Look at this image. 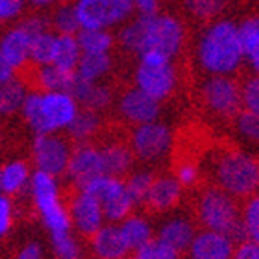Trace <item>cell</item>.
<instances>
[{"mask_svg": "<svg viewBox=\"0 0 259 259\" xmlns=\"http://www.w3.org/2000/svg\"><path fill=\"white\" fill-rule=\"evenodd\" d=\"M233 241L224 233L205 230L194 235L191 244V257L193 259H232Z\"/></svg>", "mask_w": 259, "mask_h": 259, "instance_id": "cell-16", "label": "cell"}, {"mask_svg": "<svg viewBox=\"0 0 259 259\" xmlns=\"http://www.w3.org/2000/svg\"><path fill=\"white\" fill-rule=\"evenodd\" d=\"M80 58H81V49L76 35H61V33H58V39H56V54L52 63L61 67V69L74 72Z\"/></svg>", "mask_w": 259, "mask_h": 259, "instance_id": "cell-31", "label": "cell"}, {"mask_svg": "<svg viewBox=\"0 0 259 259\" xmlns=\"http://www.w3.org/2000/svg\"><path fill=\"white\" fill-rule=\"evenodd\" d=\"M243 224L248 241L259 244V196H252L243 209Z\"/></svg>", "mask_w": 259, "mask_h": 259, "instance_id": "cell-39", "label": "cell"}, {"mask_svg": "<svg viewBox=\"0 0 259 259\" xmlns=\"http://www.w3.org/2000/svg\"><path fill=\"white\" fill-rule=\"evenodd\" d=\"M81 54H111L115 45V35L111 30L102 28H80L76 33Z\"/></svg>", "mask_w": 259, "mask_h": 259, "instance_id": "cell-26", "label": "cell"}, {"mask_svg": "<svg viewBox=\"0 0 259 259\" xmlns=\"http://www.w3.org/2000/svg\"><path fill=\"white\" fill-rule=\"evenodd\" d=\"M100 152H102L104 174L117 176V178L128 172L135 157L132 148L124 143H120V141L106 143V145L100 146Z\"/></svg>", "mask_w": 259, "mask_h": 259, "instance_id": "cell-21", "label": "cell"}, {"mask_svg": "<svg viewBox=\"0 0 259 259\" xmlns=\"http://www.w3.org/2000/svg\"><path fill=\"white\" fill-rule=\"evenodd\" d=\"M185 24L170 13L135 15L119 28L117 41L126 52L139 58L146 52L178 58L185 47Z\"/></svg>", "mask_w": 259, "mask_h": 259, "instance_id": "cell-1", "label": "cell"}, {"mask_svg": "<svg viewBox=\"0 0 259 259\" xmlns=\"http://www.w3.org/2000/svg\"><path fill=\"white\" fill-rule=\"evenodd\" d=\"M196 178H198V170H196V167L189 161L182 163L178 167V170H176V180H178L182 185H193L194 182H196Z\"/></svg>", "mask_w": 259, "mask_h": 259, "instance_id": "cell-45", "label": "cell"}, {"mask_svg": "<svg viewBox=\"0 0 259 259\" xmlns=\"http://www.w3.org/2000/svg\"><path fill=\"white\" fill-rule=\"evenodd\" d=\"M134 198L130 196L128 191H122V193H119L117 196H113V198H109L106 204H102L104 207V215H106V219L111 222H120L124 221L126 217H130V211L134 209Z\"/></svg>", "mask_w": 259, "mask_h": 259, "instance_id": "cell-35", "label": "cell"}, {"mask_svg": "<svg viewBox=\"0 0 259 259\" xmlns=\"http://www.w3.org/2000/svg\"><path fill=\"white\" fill-rule=\"evenodd\" d=\"M130 148L141 161H159L172 148V132L167 124L157 120L135 126L130 137Z\"/></svg>", "mask_w": 259, "mask_h": 259, "instance_id": "cell-9", "label": "cell"}, {"mask_svg": "<svg viewBox=\"0 0 259 259\" xmlns=\"http://www.w3.org/2000/svg\"><path fill=\"white\" fill-rule=\"evenodd\" d=\"M235 130L244 141L259 145V113L241 109L235 115Z\"/></svg>", "mask_w": 259, "mask_h": 259, "instance_id": "cell-36", "label": "cell"}, {"mask_svg": "<svg viewBox=\"0 0 259 259\" xmlns=\"http://www.w3.org/2000/svg\"><path fill=\"white\" fill-rule=\"evenodd\" d=\"M194 235L196 233H194L193 222L187 219H172L165 222L159 230V239L178 252H185L187 248H191Z\"/></svg>", "mask_w": 259, "mask_h": 259, "instance_id": "cell-23", "label": "cell"}, {"mask_svg": "<svg viewBox=\"0 0 259 259\" xmlns=\"http://www.w3.org/2000/svg\"><path fill=\"white\" fill-rule=\"evenodd\" d=\"M244 63L254 74H259V17H248L239 24Z\"/></svg>", "mask_w": 259, "mask_h": 259, "instance_id": "cell-22", "label": "cell"}, {"mask_svg": "<svg viewBox=\"0 0 259 259\" xmlns=\"http://www.w3.org/2000/svg\"><path fill=\"white\" fill-rule=\"evenodd\" d=\"M11 228V200L0 194V237Z\"/></svg>", "mask_w": 259, "mask_h": 259, "instance_id": "cell-46", "label": "cell"}, {"mask_svg": "<svg viewBox=\"0 0 259 259\" xmlns=\"http://www.w3.org/2000/svg\"><path fill=\"white\" fill-rule=\"evenodd\" d=\"M180 196H182V184L172 176H163L152 182L145 202L154 211H168L178 204Z\"/></svg>", "mask_w": 259, "mask_h": 259, "instance_id": "cell-19", "label": "cell"}, {"mask_svg": "<svg viewBox=\"0 0 259 259\" xmlns=\"http://www.w3.org/2000/svg\"><path fill=\"white\" fill-rule=\"evenodd\" d=\"M70 219L83 235H93L102 228L106 215L102 204L93 194L80 189L70 204Z\"/></svg>", "mask_w": 259, "mask_h": 259, "instance_id": "cell-13", "label": "cell"}, {"mask_svg": "<svg viewBox=\"0 0 259 259\" xmlns=\"http://www.w3.org/2000/svg\"><path fill=\"white\" fill-rule=\"evenodd\" d=\"M32 154L37 170L60 176L67 172L72 148L60 134H35Z\"/></svg>", "mask_w": 259, "mask_h": 259, "instance_id": "cell-10", "label": "cell"}, {"mask_svg": "<svg viewBox=\"0 0 259 259\" xmlns=\"http://www.w3.org/2000/svg\"><path fill=\"white\" fill-rule=\"evenodd\" d=\"M24 26H26V30L30 33H39V32H45V30H49L50 28V19H47L45 15H41V13H35V15H30L26 17L24 21H21Z\"/></svg>", "mask_w": 259, "mask_h": 259, "instance_id": "cell-44", "label": "cell"}, {"mask_svg": "<svg viewBox=\"0 0 259 259\" xmlns=\"http://www.w3.org/2000/svg\"><path fill=\"white\" fill-rule=\"evenodd\" d=\"M215 180L232 196H248L259 187V161L244 152H222L215 159Z\"/></svg>", "mask_w": 259, "mask_h": 259, "instance_id": "cell-5", "label": "cell"}, {"mask_svg": "<svg viewBox=\"0 0 259 259\" xmlns=\"http://www.w3.org/2000/svg\"><path fill=\"white\" fill-rule=\"evenodd\" d=\"M232 259H259V244L248 239L239 243L237 248H233Z\"/></svg>", "mask_w": 259, "mask_h": 259, "instance_id": "cell-43", "label": "cell"}, {"mask_svg": "<svg viewBox=\"0 0 259 259\" xmlns=\"http://www.w3.org/2000/svg\"><path fill=\"white\" fill-rule=\"evenodd\" d=\"M113 69V58L111 54H81L78 67H76V78L83 81H102Z\"/></svg>", "mask_w": 259, "mask_h": 259, "instance_id": "cell-24", "label": "cell"}, {"mask_svg": "<svg viewBox=\"0 0 259 259\" xmlns=\"http://www.w3.org/2000/svg\"><path fill=\"white\" fill-rule=\"evenodd\" d=\"M132 259H143V257H139V255H135V257H132Z\"/></svg>", "mask_w": 259, "mask_h": 259, "instance_id": "cell-51", "label": "cell"}, {"mask_svg": "<svg viewBox=\"0 0 259 259\" xmlns=\"http://www.w3.org/2000/svg\"><path fill=\"white\" fill-rule=\"evenodd\" d=\"M0 141H2V134H0Z\"/></svg>", "mask_w": 259, "mask_h": 259, "instance_id": "cell-53", "label": "cell"}, {"mask_svg": "<svg viewBox=\"0 0 259 259\" xmlns=\"http://www.w3.org/2000/svg\"><path fill=\"white\" fill-rule=\"evenodd\" d=\"M50 28L61 35H76L80 32V19L76 13L74 4H60L56 6L54 13L50 15Z\"/></svg>", "mask_w": 259, "mask_h": 259, "instance_id": "cell-32", "label": "cell"}, {"mask_svg": "<svg viewBox=\"0 0 259 259\" xmlns=\"http://www.w3.org/2000/svg\"><path fill=\"white\" fill-rule=\"evenodd\" d=\"M120 228H122V232H124L132 250L141 248L143 244L148 243L152 239L150 224L143 217H126L124 222L120 224Z\"/></svg>", "mask_w": 259, "mask_h": 259, "instance_id": "cell-34", "label": "cell"}, {"mask_svg": "<svg viewBox=\"0 0 259 259\" xmlns=\"http://www.w3.org/2000/svg\"><path fill=\"white\" fill-rule=\"evenodd\" d=\"M24 0H0V22H11L24 11Z\"/></svg>", "mask_w": 259, "mask_h": 259, "instance_id": "cell-42", "label": "cell"}, {"mask_svg": "<svg viewBox=\"0 0 259 259\" xmlns=\"http://www.w3.org/2000/svg\"><path fill=\"white\" fill-rule=\"evenodd\" d=\"M241 102L243 109L259 113V74H252L241 83Z\"/></svg>", "mask_w": 259, "mask_h": 259, "instance_id": "cell-40", "label": "cell"}, {"mask_svg": "<svg viewBox=\"0 0 259 259\" xmlns=\"http://www.w3.org/2000/svg\"><path fill=\"white\" fill-rule=\"evenodd\" d=\"M198 219L205 230L224 233L233 243L246 241L243 219L239 215L237 204L230 193L224 189H207L202 193L198 202Z\"/></svg>", "mask_w": 259, "mask_h": 259, "instance_id": "cell-4", "label": "cell"}, {"mask_svg": "<svg viewBox=\"0 0 259 259\" xmlns=\"http://www.w3.org/2000/svg\"><path fill=\"white\" fill-rule=\"evenodd\" d=\"M137 15H154L161 11V0H132Z\"/></svg>", "mask_w": 259, "mask_h": 259, "instance_id": "cell-47", "label": "cell"}, {"mask_svg": "<svg viewBox=\"0 0 259 259\" xmlns=\"http://www.w3.org/2000/svg\"><path fill=\"white\" fill-rule=\"evenodd\" d=\"M70 93L78 100L80 108L93 109V111H98V113L106 111L113 104V93L102 81H83L76 78Z\"/></svg>", "mask_w": 259, "mask_h": 259, "instance_id": "cell-17", "label": "cell"}, {"mask_svg": "<svg viewBox=\"0 0 259 259\" xmlns=\"http://www.w3.org/2000/svg\"><path fill=\"white\" fill-rule=\"evenodd\" d=\"M0 170H2V167H0ZM0 193H2V185H0Z\"/></svg>", "mask_w": 259, "mask_h": 259, "instance_id": "cell-52", "label": "cell"}, {"mask_svg": "<svg viewBox=\"0 0 259 259\" xmlns=\"http://www.w3.org/2000/svg\"><path fill=\"white\" fill-rule=\"evenodd\" d=\"M80 189L93 194L100 204H106L109 198H113V196H117L119 193H122V191L126 189V184L120 182V178H117V176L100 174L97 178L89 180L85 185H81Z\"/></svg>", "mask_w": 259, "mask_h": 259, "instance_id": "cell-30", "label": "cell"}, {"mask_svg": "<svg viewBox=\"0 0 259 259\" xmlns=\"http://www.w3.org/2000/svg\"><path fill=\"white\" fill-rule=\"evenodd\" d=\"M76 80V72L61 69L58 65L50 63L43 67H35L33 81L39 91H69L72 89Z\"/></svg>", "mask_w": 259, "mask_h": 259, "instance_id": "cell-20", "label": "cell"}, {"mask_svg": "<svg viewBox=\"0 0 259 259\" xmlns=\"http://www.w3.org/2000/svg\"><path fill=\"white\" fill-rule=\"evenodd\" d=\"M30 185H32L33 200H35V205H37L41 215H47L61 205L56 176L43 172V170H35V174L30 178Z\"/></svg>", "mask_w": 259, "mask_h": 259, "instance_id": "cell-18", "label": "cell"}, {"mask_svg": "<svg viewBox=\"0 0 259 259\" xmlns=\"http://www.w3.org/2000/svg\"><path fill=\"white\" fill-rule=\"evenodd\" d=\"M30 178H32V176H30V168H28L26 161L15 159V161L6 163L4 167H2V170H0L2 193H6V194L19 193V191L28 184Z\"/></svg>", "mask_w": 259, "mask_h": 259, "instance_id": "cell-29", "label": "cell"}, {"mask_svg": "<svg viewBox=\"0 0 259 259\" xmlns=\"http://www.w3.org/2000/svg\"><path fill=\"white\" fill-rule=\"evenodd\" d=\"M180 74L172 58L157 52H146L139 56L134 70V83L141 91L163 102L174 95Z\"/></svg>", "mask_w": 259, "mask_h": 259, "instance_id": "cell-6", "label": "cell"}, {"mask_svg": "<svg viewBox=\"0 0 259 259\" xmlns=\"http://www.w3.org/2000/svg\"><path fill=\"white\" fill-rule=\"evenodd\" d=\"M17 259H41V248L37 244H28L21 250V254Z\"/></svg>", "mask_w": 259, "mask_h": 259, "instance_id": "cell-49", "label": "cell"}, {"mask_svg": "<svg viewBox=\"0 0 259 259\" xmlns=\"http://www.w3.org/2000/svg\"><path fill=\"white\" fill-rule=\"evenodd\" d=\"M117 111L128 124L139 126L159 119L161 102L134 85L122 91V95L117 100Z\"/></svg>", "mask_w": 259, "mask_h": 259, "instance_id": "cell-11", "label": "cell"}, {"mask_svg": "<svg viewBox=\"0 0 259 259\" xmlns=\"http://www.w3.org/2000/svg\"><path fill=\"white\" fill-rule=\"evenodd\" d=\"M30 43H32V33L28 32L22 22H19L2 33L0 52L13 69L22 70L30 65Z\"/></svg>", "mask_w": 259, "mask_h": 259, "instance_id": "cell-14", "label": "cell"}, {"mask_svg": "<svg viewBox=\"0 0 259 259\" xmlns=\"http://www.w3.org/2000/svg\"><path fill=\"white\" fill-rule=\"evenodd\" d=\"M30 2V6L32 8H35V10H50V8H56V6L61 4V0H28Z\"/></svg>", "mask_w": 259, "mask_h": 259, "instance_id": "cell-50", "label": "cell"}, {"mask_svg": "<svg viewBox=\"0 0 259 259\" xmlns=\"http://www.w3.org/2000/svg\"><path fill=\"white\" fill-rule=\"evenodd\" d=\"M80 104L69 91H30L21 115L35 134H60L70 126Z\"/></svg>", "mask_w": 259, "mask_h": 259, "instance_id": "cell-3", "label": "cell"}, {"mask_svg": "<svg viewBox=\"0 0 259 259\" xmlns=\"http://www.w3.org/2000/svg\"><path fill=\"white\" fill-rule=\"evenodd\" d=\"M81 28L113 30L135 15L132 0H74Z\"/></svg>", "mask_w": 259, "mask_h": 259, "instance_id": "cell-7", "label": "cell"}, {"mask_svg": "<svg viewBox=\"0 0 259 259\" xmlns=\"http://www.w3.org/2000/svg\"><path fill=\"white\" fill-rule=\"evenodd\" d=\"M200 97L205 108L221 119H232L243 109L241 83L233 76L209 74L200 85Z\"/></svg>", "mask_w": 259, "mask_h": 259, "instance_id": "cell-8", "label": "cell"}, {"mask_svg": "<svg viewBox=\"0 0 259 259\" xmlns=\"http://www.w3.org/2000/svg\"><path fill=\"white\" fill-rule=\"evenodd\" d=\"M15 76H17V70L8 63V60L4 58V54L0 52V83L11 80V78H15Z\"/></svg>", "mask_w": 259, "mask_h": 259, "instance_id": "cell-48", "label": "cell"}, {"mask_svg": "<svg viewBox=\"0 0 259 259\" xmlns=\"http://www.w3.org/2000/svg\"><path fill=\"white\" fill-rule=\"evenodd\" d=\"M52 243H54L56 254L60 255L61 259H78V244L70 233H63V235H52Z\"/></svg>", "mask_w": 259, "mask_h": 259, "instance_id": "cell-41", "label": "cell"}, {"mask_svg": "<svg viewBox=\"0 0 259 259\" xmlns=\"http://www.w3.org/2000/svg\"><path fill=\"white\" fill-rule=\"evenodd\" d=\"M137 255L143 259H178L180 252L157 237V239H150L141 248H137Z\"/></svg>", "mask_w": 259, "mask_h": 259, "instance_id": "cell-37", "label": "cell"}, {"mask_svg": "<svg viewBox=\"0 0 259 259\" xmlns=\"http://www.w3.org/2000/svg\"><path fill=\"white\" fill-rule=\"evenodd\" d=\"M152 178L150 172H146V170H139V172L132 174L126 182V191L130 193V196L134 198L135 204H141V202H145L146 200V194L150 191L152 187Z\"/></svg>", "mask_w": 259, "mask_h": 259, "instance_id": "cell-38", "label": "cell"}, {"mask_svg": "<svg viewBox=\"0 0 259 259\" xmlns=\"http://www.w3.org/2000/svg\"><path fill=\"white\" fill-rule=\"evenodd\" d=\"M228 8V0H184V10L196 21L211 22Z\"/></svg>", "mask_w": 259, "mask_h": 259, "instance_id": "cell-33", "label": "cell"}, {"mask_svg": "<svg viewBox=\"0 0 259 259\" xmlns=\"http://www.w3.org/2000/svg\"><path fill=\"white\" fill-rule=\"evenodd\" d=\"M100 128H102V117H100V113L93 111V109L80 108L74 120L67 128V134L76 143H89L100 132Z\"/></svg>", "mask_w": 259, "mask_h": 259, "instance_id": "cell-27", "label": "cell"}, {"mask_svg": "<svg viewBox=\"0 0 259 259\" xmlns=\"http://www.w3.org/2000/svg\"><path fill=\"white\" fill-rule=\"evenodd\" d=\"M70 180L78 187L85 185L89 180L97 178L104 174V163H102V152L100 146L89 145V143H80L70 154V161L67 167Z\"/></svg>", "mask_w": 259, "mask_h": 259, "instance_id": "cell-12", "label": "cell"}, {"mask_svg": "<svg viewBox=\"0 0 259 259\" xmlns=\"http://www.w3.org/2000/svg\"><path fill=\"white\" fill-rule=\"evenodd\" d=\"M91 237L93 250L100 259H124L132 250L122 228L117 224L102 226L98 232L93 233Z\"/></svg>", "mask_w": 259, "mask_h": 259, "instance_id": "cell-15", "label": "cell"}, {"mask_svg": "<svg viewBox=\"0 0 259 259\" xmlns=\"http://www.w3.org/2000/svg\"><path fill=\"white\" fill-rule=\"evenodd\" d=\"M28 85L19 78L0 83V117H10V115L21 113L22 104L28 97Z\"/></svg>", "mask_w": 259, "mask_h": 259, "instance_id": "cell-25", "label": "cell"}, {"mask_svg": "<svg viewBox=\"0 0 259 259\" xmlns=\"http://www.w3.org/2000/svg\"><path fill=\"white\" fill-rule=\"evenodd\" d=\"M194 60L204 74L233 76L244 63L239 24L230 19H215L200 32Z\"/></svg>", "mask_w": 259, "mask_h": 259, "instance_id": "cell-2", "label": "cell"}, {"mask_svg": "<svg viewBox=\"0 0 259 259\" xmlns=\"http://www.w3.org/2000/svg\"><path fill=\"white\" fill-rule=\"evenodd\" d=\"M56 39H58V33L52 28L33 33L32 43H30V65L43 67L52 63L56 54Z\"/></svg>", "mask_w": 259, "mask_h": 259, "instance_id": "cell-28", "label": "cell"}]
</instances>
